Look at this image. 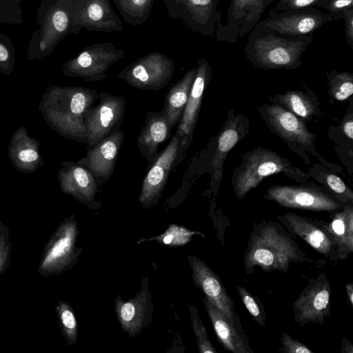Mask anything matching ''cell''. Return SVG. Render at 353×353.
Returning <instances> with one entry per match:
<instances>
[{
	"instance_id": "obj_1",
	"label": "cell",
	"mask_w": 353,
	"mask_h": 353,
	"mask_svg": "<svg viewBox=\"0 0 353 353\" xmlns=\"http://www.w3.org/2000/svg\"><path fill=\"white\" fill-rule=\"evenodd\" d=\"M306 255L282 224L272 220L254 223L243 257L245 273L259 267L264 272L286 273L291 263L306 261Z\"/></svg>"
},
{
	"instance_id": "obj_2",
	"label": "cell",
	"mask_w": 353,
	"mask_h": 353,
	"mask_svg": "<svg viewBox=\"0 0 353 353\" xmlns=\"http://www.w3.org/2000/svg\"><path fill=\"white\" fill-rule=\"evenodd\" d=\"M314 41V35L288 37L279 34L259 21L249 32L244 48L248 60L261 69H296Z\"/></svg>"
},
{
	"instance_id": "obj_3",
	"label": "cell",
	"mask_w": 353,
	"mask_h": 353,
	"mask_svg": "<svg viewBox=\"0 0 353 353\" xmlns=\"http://www.w3.org/2000/svg\"><path fill=\"white\" fill-rule=\"evenodd\" d=\"M242 160L234 172L232 182L235 196L240 200L269 175L283 172L296 179L307 176L287 159L263 147L245 153Z\"/></svg>"
},
{
	"instance_id": "obj_4",
	"label": "cell",
	"mask_w": 353,
	"mask_h": 353,
	"mask_svg": "<svg viewBox=\"0 0 353 353\" xmlns=\"http://www.w3.org/2000/svg\"><path fill=\"white\" fill-rule=\"evenodd\" d=\"M54 122L63 136L87 144L84 114L97 99L96 90L83 87H66L54 90Z\"/></svg>"
},
{
	"instance_id": "obj_5",
	"label": "cell",
	"mask_w": 353,
	"mask_h": 353,
	"mask_svg": "<svg viewBox=\"0 0 353 353\" xmlns=\"http://www.w3.org/2000/svg\"><path fill=\"white\" fill-rule=\"evenodd\" d=\"M264 197L281 207L302 210L334 212L343 208L339 199L313 185H274Z\"/></svg>"
},
{
	"instance_id": "obj_6",
	"label": "cell",
	"mask_w": 353,
	"mask_h": 353,
	"mask_svg": "<svg viewBox=\"0 0 353 353\" xmlns=\"http://www.w3.org/2000/svg\"><path fill=\"white\" fill-rule=\"evenodd\" d=\"M98 98V105L90 108L84 114L87 147L93 146L119 130L125 115L126 101L123 97L101 92Z\"/></svg>"
},
{
	"instance_id": "obj_7",
	"label": "cell",
	"mask_w": 353,
	"mask_h": 353,
	"mask_svg": "<svg viewBox=\"0 0 353 353\" xmlns=\"http://www.w3.org/2000/svg\"><path fill=\"white\" fill-rule=\"evenodd\" d=\"M274 0H230L224 22L216 26V39L234 44L261 21L265 9Z\"/></svg>"
},
{
	"instance_id": "obj_8",
	"label": "cell",
	"mask_w": 353,
	"mask_h": 353,
	"mask_svg": "<svg viewBox=\"0 0 353 353\" xmlns=\"http://www.w3.org/2000/svg\"><path fill=\"white\" fill-rule=\"evenodd\" d=\"M332 289L324 272L310 279L292 305L294 321L301 326L308 323L324 324L330 317Z\"/></svg>"
},
{
	"instance_id": "obj_9",
	"label": "cell",
	"mask_w": 353,
	"mask_h": 353,
	"mask_svg": "<svg viewBox=\"0 0 353 353\" xmlns=\"http://www.w3.org/2000/svg\"><path fill=\"white\" fill-rule=\"evenodd\" d=\"M78 229L74 216L57 228L46 249L39 268L43 274H59L68 269L78 259L81 248L76 246Z\"/></svg>"
},
{
	"instance_id": "obj_10",
	"label": "cell",
	"mask_w": 353,
	"mask_h": 353,
	"mask_svg": "<svg viewBox=\"0 0 353 353\" xmlns=\"http://www.w3.org/2000/svg\"><path fill=\"white\" fill-rule=\"evenodd\" d=\"M332 21V17L328 13L311 6L281 12L270 9L268 17L261 21L279 34L301 37L313 34Z\"/></svg>"
},
{
	"instance_id": "obj_11",
	"label": "cell",
	"mask_w": 353,
	"mask_h": 353,
	"mask_svg": "<svg viewBox=\"0 0 353 353\" xmlns=\"http://www.w3.org/2000/svg\"><path fill=\"white\" fill-rule=\"evenodd\" d=\"M211 74L209 63L204 59L201 60L196 69L195 79L175 132L179 141L178 163L182 160L184 153L192 143L203 96L210 81Z\"/></svg>"
},
{
	"instance_id": "obj_12",
	"label": "cell",
	"mask_w": 353,
	"mask_h": 353,
	"mask_svg": "<svg viewBox=\"0 0 353 353\" xmlns=\"http://www.w3.org/2000/svg\"><path fill=\"white\" fill-rule=\"evenodd\" d=\"M179 141L174 134L166 148L158 152L143 181L139 201L144 208L157 204L161 196L171 170L178 163Z\"/></svg>"
},
{
	"instance_id": "obj_13",
	"label": "cell",
	"mask_w": 353,
	"mask_h": 353,
	"mask_svg": "<svg viewBox=\"0 0 353 353\" xmlns=\"http://www.w3.org/2000/svg\"><path fill=\"white\" fill-rule=\"evenodd\" d=\"M114 311L122 330L130 337L137 336L152 321L153 303L148 290V278L142 279L141 290L132 299L124 301L119 294L114 300Z\"/></svg>"
},
{
	"instance_id": "obj_14",
	"label": "cell",
	"mask_w": 353,
	"mask_h": 353,
	"mask_svg": "<svg viewBox=\"0 0 353 353\" xmlns=\"http://www.w3.org/2000/svg\"><path fill=\"white\" fill-rule=\"evenodd\" d=\"M125 133L118 130L91 147L77 163L86 168L94 176L99 187L112 175Z\"/></svg>"
},
{
	"instance_id": "obj_15",
	"label": "cell",
	"mask_w": 353,
	"mask_h": 353,
	"mask_svg": "<svg viewBox=\"0 0 353 353\" xmlns=\"http://www.w3.org/2000/svg\"><path fill=\"white\" fill-rule=\"evenodd\" d=\"M192 270V278L196 286L227 318L232 321H239L234 310V303L229 296L220 276L203 261L193 255H188Z\"/></svg>"
},
{
	"instance_id": "obj_16",
	"label": "cell",
	"mask_w": 353,
	"mask_h": 353,
	"mask_svg": "<svg viewBox=\"0 0 353 353\" xmlns=\"http://www.w3.org/2000/svg\"><path fill=\"white\" fill-rule=\"evenodd\" d=\"M261 112L269 128L285 141L313 149L316 135L295 114L278 103L263 105Z\"/></svg>"
},
{
	"instance_id": "obj_17",
	"label": "cell",
	"mask_w": 353,
	"mask_h": 353,
	"mask_svg": "<svg viewBox=\"0 0 353 353\" xmlns=\"http://www.w3.org/2000/svg\"><path fill=\"white\" fill-rule=\"evenodd\" d=\"M277 218L292 237L301 239L332 261L339 259L333 241L314 220L292 212H286Z\"/></svg>"
},
{
	"instance_id": "obj_18",
	"label": "cell",
	"mask_w": 353,
	"mask_h": 353,
	"mask_svg": "<svg viewBox=\"0 0 353 353\" xmlns=\"http://www.w3.org/2000/svg\"><path fill=\"white\" fill-rule=\"evenodd\" d=\"M59 171L60 186L65 193L71 194L91 209H97L101 202L96 200L99 191L93 175L77 162H63Z\"/></svg>"
},
{
	"instance_id": "obj_19",
	"label": "cell",
	"mask_w": 353,
	"mask_h": 353,
	"mask_svg": "<svg viewBox=\"0 0 353 353\" xmlns=\"http://www.w3.org/2000/svg\"><path fill=\"white\" fill-rule=\"evenodd\" d=\"M203 303L216 337L225 350L232 353L254 352L239 321H230L205 296Z\"/></svg>"
},
{
	"instance_id": "obj_20",
	"label": "cell",
	"mask_w": 353,
	"mask_h": 353,
	"mask_svg": "<svg viewBox=\"0 0 353 353\" xmlns=\"http://www.w3.org/2000/svg\"><path fill=\"white\" fill-rule=\"evenodd\" d=\"M172 128L165 113L149 111L145 121L137 137V146L140 153L151 165L158 154V148L171 137Z\"/></svg>"
},
{
	"instance_id": "obj_21",
	"label": "cell",
	"mask_w": 353,
	"mask_h": 353,
	"mask_svg": "<svg viewBox=\"0 0 353 353\" xmlns=\"http://www.w3.org/2000/svg\"><path fill=\"white\" fill-rule=\"evenodd\" d=\"M314 221L333 241L339 259H347L353 252V208L345 205L330 217L329 222L321 220Z\"/></svg>"
},
{
	"instance_id": "obj_22",
	"label": "cell",
	"mask_w": 353,
	"mask_h": 353,
	"mask_svg": "<svg viewBox=\"0 0 353 353\" xmlns=\"http://www.w3.org/2000/svg\"><path fill=\"white\" fill-rule=\"evenodd\" d=\"M243 121L239 117H232V119L228 120L222 128L218 138L217 148L212 163L213 172L211 183L219 185L221 181L223 165L228 152L242 139L248 132L243 122Z\"/></svg>"
},
{
	"instance_id": "obj_23",
	"label": "cell",
	"mask_w": 353,
	"mask_h": 353,
	"mask_svg": "<svg viewBox=\"0 0 353 353\" xmlns=\"http://www.w3.org/2000/svg\"><path fill=\"white\" fill-rule=\"evenodd\" d=\"M132 87L157 91L164 88L172 77V70L161 64H137L119 76Z\"/></svg>"
},
{
	"instance_id": "obj_24",
	"label": "cell",
	"mask_w": 353,
	"mask_h": 353,
	"mask_svg": "<svg viewBox=\"0 0 353 353\" xmlns=\"http://www.w3.org/2000/svg\"><path fill=\"white\" fill-rule=\"evenodd\" d=\"M196 73V69L190 71L174 84L165 94L162 110L172 130L181 118Z\"/></svg>"
},
{
	"instance_id": "obj_25",
	"label": "cell",
	"mask_w": 353,
	"mask_h": 353,
	"mask_svg": "<svg viewBox=\"0 0 353 353\" xmlns=\"http://www.w3.org/2000/svg\"><path fill=\"white\" fill-rule=\"evenodd\" d=\"M274 98L276 103L301 120H310L316 113L317 107L315 102L301 91H288L283 94L275 95Z\"/></svg>"
},
{
	"instance_id": "obj_26",
	"label": "cell",
	"mask_w": 353,
	"mask_h": 353,
	"mask_svg": "<svg viewBox=\"0 0 353 353\" xmlns=\"http://www.w3.org/2000/svg\"><path fill=\"white\" fill-rule=\"evenodd\" d=\"M200 234L195 231H191L185 227L171 224L162 234L149 239H140L139 241H156L159 243L168 246H179L188 243L194 234Z\"/></svg>"
},
{
	"instance_id": "obj_27",
	"label": "cell",
	"mask_w": 353,
	"mask_h": 353,
	"mask_svg": "<svg viewBox=\"0 0 353 353\" xmlns=\"http://www.w3.org/2000/svg\"><path fill=\"white\" fill-rule=\"evenodd\" d=\"M330 95L336 100L344 101L353 93V74L349 72L327 73Z\"/></svg>"
},
{
	"instance_id": "obj_28",
	"label": "cell",
	"mask_w": 353,
	"mask_h": 353,
	"mask_svg": "<svg viewBox=\"0 0 353 353\" xmlns=\"http://www.w3.org/2000/svg\"><path fill=\"white\" fill-rule=\"evenodd\" d=\"M192 327L196 339L197 346L200 353H216L217 351L212 344L207 330L201 320L198 310L194 304L188 303Z\"/></svg>"
},
{
	"instance_id": "obj_29",
	"label": "cell",
	"mask_w": 353,
	"mask_h": 353,
	"mask_svg": "<svg viewBox=\"0 0 353 353\" xmlns=\"http://www.w3.org/2000/svg\"><path fill=\"white\" fill-rule=\"evenodd\" d=\"M63 334L70 345L76 344L78 336L77 320L72 307L60 301L56 307Z\"/></svg>"
},
{
	"instance_id": "obj_30",
	"label": "cell",
	"mask_w": 353,
	"mask_h": 353,
	"mask_svg": "<svg viewBox=\"0 0 353 353\" xmlns=\"http://www.w3.org/2000/svg\"><path fill=\"white\" fill-rule=\"evenodd\" d=\"M236 290L243 304L251 315L253 321L259 325L264 327L266 322V313L259 298L252 295L244 287L237 285Z\"/></svg>"
},
{
	"instance_id": "obj_31",
	"label": "cell",
	"mask_w": 353,
	"mask_h": 353,
	"mask_svg": "<svg viewBox=\"0 0 353 353\" xmlns=\"http://www.w3.org/2000/svg\"><path fill=\"white\" fill-rule=\"evenodd\" d=\"M315 6L325 10L333 20L339 21L347 10L353 9V0H319Z\"/></svg>"
},
{
	"instance_id": "obj_32",
	"label": "cell",
	"mask_w": 353,
	"mask_h": 353,
	"mask_svg": "<svg viewBox=\"0 0 353 353\" xmlns=\"http://www.w3.org/2000/svg\"><path fill=\"white\" fill-rule=\"evenodd\" d=\"M325 180L326 184L329 188L339 196V200L341 196H343L345 202L349 201L350 203H353L352 191L346 186L345 183L340 177L334 174H329L327 175Z\"/></svg>"
},
{
	"instance_id": "obj_33",
	"label": "cell",
	"mask_w": 353,
	"mask_h": 353,
	"mask_svg": "<svg viewBox=\"0 0 353 353\" xmlns=\"http://www.w3.org/2000/svg\"><path fill=\"white\" fill-rule=\"evenodd\" d=\"M280 352L283 353H314L309 347L284 332L281 337Z\"/></svg>"
},
{
	"instance_id": "obj_34",
	"label": "cell",
	"mask_w": 353,
	"mask_h": 353,
	"mask_svg": "<svg viewBox=\"0 0 353 353\" xmlns=\"http://www.w3.org/2000/svg\"><path fill=\"white\" fill-rule=\"evenodd\" d=\"M319 0H278L271 8L274 11H288L314 6Z\"/></svg>"
},
{
	"instance_id": "obj_35",
	"label": "cell",
	"mask_w": 353,
	"mask_h": 353,
	"mask_svg": "<svg viewBox=\"0 0 353 353\" xmlns=\"http://www.w3.org/2000/svg\"><path fill=\"white\" fill-rule=\"evenodd\" d=\"M342 19L344 20L346 42L353 49V9L347 10Z\"/></svg>"
},
{
	"instance_id": "obj_36",
	"label": "cell",
	"mask_w": 353,
	"mask_h": 353,
	"mask_svg": "<svg viewBox=\"0 0 353 353\" xmlns=\"http://www.w3.org/2000/svg\"><path fill=\"white\" fill-rule=\"evenodd\" d=\"M2 229L0 228V271L3 270L7 260L8 254V238L6 236V232H2Z\"/></svg>"
},
{
	"instance_id": "obj_37",
	"label": "cell",
	"mask_w": 353,
	"mask_h": 353,
	"mask_svg": "<svg viewBox=\"0 0 353 353\" xmlns=\"http://www.w3.org/2000/svg\"><path fill=\"white\" fill-rule=\"evenodd\" d=\"M52 23L57 31H64L68 26V17L66 14L61 10L56 12L52 17Z\"/></svg>"
},
{
	"instance_id": "obj_38",
	"label": "cell",
	"mask_w": 353,
	"mask_h": 353,
	"mask_svg": "<svg viewBox=\"0 0 353 353\" xmlns=\"http://www.w3.org/2000/svg\"><path fill=\"white\" fill-rule=\"evenodd\" d=\"M17 157L23 163H32L38 160L39 154L32 148H25L19 151Z\"/></svg>"
},
{
	"instance_id": "obj_39",
	"label": "cell",
	"mask_w": 353,
	"mask_h": 353,
	"mask_svg": "<svg viewBox=\"0 0 353 353\" xmlns=\"http://www.w3.org/2000/svg\"><path fill=\"white\" fill-rule=\"evenodd\" d=\"M89 17L93 21H98L103 17V10L101 7L96 3L91 4L88 10Z\"/></svg>"
},
{
	"instance_id": "obj_40",
	"label": "cell",
	"mask_w": 353,
	"mask_h": 353,
	"mask_svg": "<svg viewBox=\"0 0 353 353\" xmlns=\"http://www.w3.org/2000/svg\"><path fill=\"white\" fill-rule=\"evenodd\" d=\"M343 132L350 139H353V121L352 117L345 119L343 123Z\"/></svg>"
},
{
	"instance_id": "obj_41",
	"label": "cell",
	"mask_w": 353,
	"mask_h": 353,
	"mask_svg": "<svg viewBox=\"0 0 353 353\" xmlns=\"http://www.w3.org/2000/svg\"><path fill=\"white\" fill-rule=\"evenodd\" d=\"M341 353H353V345L350 341L345 337L341 340Z\"/></svg>"
},
{
	"instance_id": "obj_42",
	"label": "cell",
	"mask_w": 353,
	"mask_h": 353,
	"mask_svg": "<svg viewBox=\"0 0 353 353\" xmlns=\"http://www.w3.org/2000/svg\"><path fill=\"white\" fill-rule=\"evenodd\" d=\"M347 301L350 305L353 306V283L352 282L345 284Z\"/></svg>"
},
{
	"instance_id": "obj_43",
	"label": "cell",
	"mask_w": 353,
	"mask_h": 353,
	"mask_svg": "<svg viewBox=\"0 0 353 353\" xmlns=\"http://www.w3.org/2000/svg\"><path fill=\"white\" fill-rule=\"evenodd\" d=\"M8 58V52L7 49L0 44V61H5Z\"/></svg>"
},
{
	"instance_id": "obj_44",
	"label": "cell",
	"mask_w": 353,
	"mask_h": 353,
	"mask_svg": "<svg viewBox=\"0 0 353 353\" xmlns=\"http://www.w3.org/2000/svg\"><path fill=\"white\" fill-rule=\"evenodd\" d=\"M132 1L137 6H142L145 3L146 0H132Z\"/></svg>"
}]
</instances>
